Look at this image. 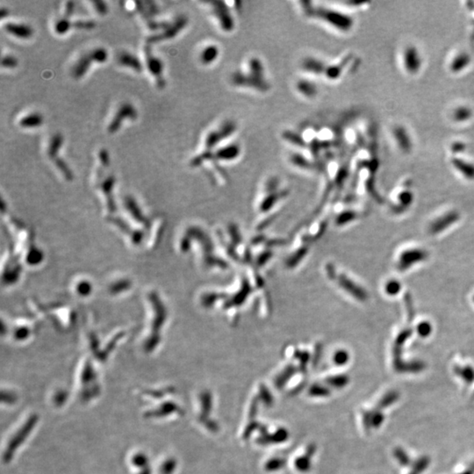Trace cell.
<instances>
[{"instance_id": "cell-29", "label": "cell", "mask_w": 474, "mask_h": 474, "mask_svg": "<svg viewBox=\"0 0 474 474\" xmlns=\"http://www.w3.org/2000/svg\"><path fill=\"white\" fill-rule=\"evenodd\" d=\"M96 27V23L93 21H72V28L80 30H92Z\"/></svg>"}, {"instance_id": "cell-20", "label": "cell", "mask_w": 474, "mask_h": 474, "mask_svg": "<svg viewBox=\"0 0 474 474\" xmlns=\"http://www.w3.org/2000/svg\"><path fill=\"white\" fill-rule=\"evenodd\" d=\"M220 53L221 50L217 45L215 43L206 45L200 51V63H202L203 65H211L219 59Z\"/></svg>"}, {"instance_id": "cell-11", "label": "cell", "mask_w": 474, "mask_h": 474, "mask_svg": "<svg viewBox=\"0 0 474 474\" xmlns=\"http://www.w3.org/2000/svg\"><path fill=\"white\" fill-rule=\"evenodd\" d=\"M138 116V112L136 108L131 103H123L117 109L116 113L113 117L108 127V132L109 134H114L121 128L122 123L126 119L134 120Z\"/></svg>"}, {"instance_id": "cell-23", "label": "cell", "mask_w": 474, "mask_h": 474, "mask_svg": "<svg viewBox=\"0 0 474 474\" xmlns=\"http://www.w3.org/2000/svg\"><path fill=\"white\" fill-rule=\"evenodd\" d=\"M43 124V116L39 113H33L27 114L21 118L19 121V125L23 129H36Z\"/></svg>"}, {"instance_id": "cell-34", "label": "cell", "mask_w": 474, "mask_h": 474, "mask_svg": "<svg viewBox=\"0 0 474 474\" xmlns=\"http://www.w3.org/2000/svg\"><path fill=\"white\" fill-rule=\"evenodd\" d=\"M75 9V3L72 2V1H69L67 2L65 6V11H64V14H63V17L66 19L69 20L71 17H72L73 12H74Z\"/></svg>"}, {"instance_id": "cell-31", "label": "cell", "mask_w": 474, "mask_h": 474, "mask_svg": "<svg viewBox=\"0 0 474 474\" xmlns=\"http://www.w3.org/2000/svg\"><path fill=\"white\" fill-rule=\"evenodd\" d=\"M92 4L96 12H98L99 15L104 16V15L108 14V6L106 2L101 0H97V1H92Z\"/></svg>"}, {"instance_id": "cell-28", "label": "cell", "mask_w": 474, "mask_h": 474, "mask_svg": "<svg viewBox=\"0 0 474 474\" xmlns=\"http://www.w3.org/2000/svg\"><path fill=\"white\" fill-rule=\"evenodd\" d=\"M415 330L419 337L427 338L432 334L433 326L429 321H422L415 327Z\"/></svg>"}, {"instance_id": "cell-6", "label": "cell", "mask_w": 474, "mask_h": 474, "mask_svg": "<svg viewBox=\"0 0 474 474\" xmlns=\"http://www.w3.org/2000/svg\"><path fill=\"white\" fill-rule=\"evenodd\" d=\"M400 58L403 71L409 76H416L423 69L424 57L415 45H406L400 52Z\"/></svg>"}, {"instance_id": "cell-7", "label": "cell", "mask_w": 474, "mask_h": 474, "mask_svg": "<svg viewBox=\"0 0 474 474\" xmlns=\"http://www.w3.org/2000/svg\"><path fill=\"white\" fill-rule=\"evenodd\" d=\"M210 13L216 21L219 28L224 33H231L236 27V21L227 4L224 2L212 1L209 2Z\"/></svg>"}, {"instance_id": "cell-4", "label": "cell", "mask_w": 474, "mask_h": 474, "mask_svg": "<svg viewBox=\"0 0 474 474\" xmlns=\"http://www.w3.org/2000/svg\"><path fill=\"white\" fill-rule=\"evenodd\" d=\"M237 130V126L232 120H226L206 134L204 148L201 152L210 153L223 145Z\"/></svg>"}, {"instance_id": "cell-14", "label": "cell", "mask_w": 474, "mask_h": 474, "mask_svg": "<svg viewBox=\"0 0 474 474\" xmlns=\"http://www.w3.org/2000/svg\"><path fill=\"white\" fill-rule=\"evenodd\" d=\"M471 64V55L467 51L458 50L451 55L448 61V69L453 74H460L468 69Z\"/></svg>"}, {"instance_id": "cell-13", "label": "cell", "mask_w": 474, "mask_h": 474, "mask_svg": "<svg viewBox=\"0 0 474 474\" xmlns=\"http://www.w3.org/2000/svg\"><path fill=\"white\" fill-rule=\"evenodd\" d=\"M460 215L457 211H450L439 216L430 224L429 233L430 235H438L451 227L457 221H460Z\"/></svg>"}, {"instance_id": "cell-16", "label": "cell", "mask_w": 474, "mask_h": 474, "mask_svg": "<svg viewBox=\"0 0 474 474\" xmlns=\"http://www.w3.org/2000/svg\"><path fill=\"white\" fill-rule=\"evenodd\" d=\"M4 29L6 33L16 38L22 40L30 39L33 36V27L25 23H14L9 22L4 26Z\"/></svg>"}, {"instance_id": "cell-18", "label": "cell", "mask_w": 474, "mask_h": 474, "mask_svg": "<svg viewBox=\"0 0 474 474\" xmlns=\"http://www.w3.org/2000/svg\"><path fill=\"white\" fill-rule=\"evenodd\" d=\"M397 200H398L397 204L392 206V212L400 215L405 212L406 210H408L412 206V204L415 200V197H414L413 191H410L409 189H405L398 194Z\"/></svg>"}, {"instance_id": "cell-30", "label": "cell", "mask_w": 474, "mask_h": 474, "mask_svg": "<svg viewBox=\"0 0 474 474\" xmlns=\"http://www.w3.org/2000/svg\"><path fill=\"white\" fill-rule=\"evenodd\" d=\"M19 62L18 59L16 57H13V56H10V55H7V56H4L2 57V61H1V65L3 68H6V69H14L17 66H18Z\"/></svg>"}, {"instance_id": "cell-2", "label": "cell", "mask_w": 474, "mask_h": 474, "mask_svg": "<svg viewBox=\"0 0 474 474\" xmlns=\"http://www.w3.org/2000/svg\"><path fill=\"white\" fill-rule=\"evenodd\" d=\"M300 4L307 18L324 23L340 33H349L355 24L352 15L337 9V6L316 5L313 2H301Z\"/></svg>"}, {"instance_id": "cell-15", "label": "cell", "mask_w": 474, "mask_h": 474, "mask_svg": "<svg viewBox=\"0 0 474 474\" xmlns=\"http://www.w3.org/2000/svg\"><path fill=\"white\" fill-rule=\"evenodd\" d=\"M450 164L454 170L460 173V175L470 181H474V162L471 159L460 156V154L453 155L450 158Z\"/></svg>"}, {"instance_id": "cell-5", "label": "cell", "mask_w": 474, "mask_h": 474, "mask_svg": "<svg viewBox=\"0 0 474 474\" xmlns=\"http://www.w3.org/2000/svg\"><path fill=\"white\" fill-rule=\"evenodd\" d=\"M108 59V51L104 48H96L83 55L75 63L72 74L75 79H80L89 71L93 63H103Z\"/></svg>"}, {"instance_id": "cell-35", "label": "cell", "mask_w": 474, "mask_h": 474, "mask_svg": "<svg viewBox=\"0 0 474 474\" xmlns=\"http://www.w3.org/2000/svg\"><path fill=\"white\" fill-rule=\"evenodd\" d=\"M8 13H9L8 10L6 9V8H5V7H2V8L0 9V17H1L2 20H3L4 18L7 17V16H8Z\"/></svg>"}, {"instance_id": "cell-25", "label": "cell", "mask_w": 474, "mask_h": 474, "mask_svg": "<svg viewBox=\"0 0 474 474\" xmlns=\"http://www.w3.org/2000/svg\"><path fill=\"white\" fill-rule=\"evenodd\" d=\"M401 288H402V285L400 281L394 279V278L387 281L385 287H384L385 293L391 297L398 295L401 291Z\"/></svg>"}, {"instance_id": "cell-1", "label": "cell", "mask_w": 474, "mask_h": 474, "mask_svg": "<svg viewBox=\"0 0 474 474\" xmlns=\"http://www.w3.org/2000/svg\"><path fill=\"white\" fill-rule=\"evenodd\" d=\"M230 82L236 88L251 90L258 93H266L271 89L264 63L257 57L247 59L241 69L231 75Z\"/></svg>"}, {"instance_id": "cell-17", "label": "cell", "mask_w": 474, "mask_h": 474, "mask_svg": "<svg viewBox=\"0 0 474 474\" xmlns=\"http://www.w3.org/2000/svg\"><path fill=\"white\" fill-rule=\"evenodd\" d=\"M474 115V112L468 104H458L450 111V118L455 124L469 122Z\"/></svg>"}, {"instance_id": "cell-27", "label": "cell", "mask_w": 474, "mask_h": 474, "mask_svg": "<svg viewBox=\"0 0 474 474\" xmlns=\"http://www.w3.org/2000/svg\"><path fill=\"white\" fill-rule=\"evenodd\" d=\"M72 28V21H69L68 19L64 18V17L56 21V23H55V32H56L57 34H59V36L65 34V33H68Z\"/></svg>"}, {"instance_id": "cell-22", "label": "cell", "mask_w": 474, "mask_h": 474, "mask_svg": "<svg viewBox=\"0 0 474 474\" xmlns=\"http://www.w3.org/2000/svg\"><path fill=\"white\" fill-rule=\"evenodd\" d=\"M296 89L305 98H313L318 93V89L313 81L309 79H301L296 84Z\"/></svg>"}, {"instance_id": "cell-33", "label": "cell", "mask_w": 474, "mask_h": 474, "mask_svg": "<svg viewBox=\"0 0 474 474\" xmlns=\"http://www.w3.org/2000/svg\"><path fill=\"white\" fill-rule=\"evenodd\" d=\"M99 159L103 167H108L110 165V155L108 149H102L99 153Z\"/></svg>"}, {"instance_id": "cell-24", "label": "cell", "mask_w": 474, "mask_h": 474, "mask_svg": "<svg viewBox=\"0 0 474 474\" xmlns=\"http://www.w3.org/2000/svg\"><path fill=\"white\" fill-rule=\"evenodd\" d=\"M63 136L62 134H60V133L55 134L51 137L49 144H48V149H47V155H48V158H50L51 160H54L55 158H57L58 156L60 149L63 146Z\"/></svg>"}, {"instance_id": "cell-12", "label": "cell", "mask_w": 474, "mask_h": 474, "mask_svg": "<svg viewBox=\"0 0 474 474\" xmlns=\"http://www.w3.org/2000/svg\"><path fill=\"white\" fill-rule=\"evenodd\" d=\"M391 137L397 149L403 154H409L414 148V142L405 126L396 124L391 129Z\"/></svg>"}, {"instance_id": "cell-32", "label": "cell", "mask_w": 474, "mask_h": 474, "mask_svg": "<svg viewBox=\"0 0 474 474\" xmlns=\"http://www.w3.org/2000/svg\"><path fill=\"white\" fill-rule=\"evenodd\" d=\"M457 371H460L461 373H459L462 375L463 378L465 379V380L467 381L471 382L474 379V370L471 368V367H465V368H462V369H460L458 368Z\"/></svg>"}, {"instance_id": "cell-3", "label": "cell", "mask_w": 474, "mask_h": 474, "mask_svg": "<svg viewBox=\"0 0 474 474\" xmlns=\"http://www.w3.org/2000/svg\"><path fill=\"white\" fill-rule=\"evenodd\" d=\"M353 57H345L333 63H328L323 60L314 57H308L302 64V69L308 74L322 77L329 82H336L345 76L349 72V65L352 64Z\"/></svg>"}, {"instance_id": "cell-36", "label": "cell", "mask_w": 474, "mask_h": 474, "mask_svg": "<svg viewBox=\"0 0 474 474\" xmlns=\"http://www.w3.org/2000/svg\"><path fill=\"white\" fill-rule=\"evenodd\" d=\"M472 302H473V303H474V296L473 297H472Z\"/></svg>"}, {"instance_id": "cell-19", "label": "cell", "mask_w": 474, "mask_h": 474, "mask_svg": "<svg viewBox=\"0 0 474 474\" xmlns=\"http://www.w3.org/2000/svg\"><path fill=\"white\" fill-rule=\"evenodd\" d=\"M117 62H118L119 65L127 67V68L132 69L134 72H139V73L143 72V69H144V66H143V63L141 62L140 59L136 56H134V55L131 54L129 52H126V51L121 52L117 57Z\"/></svg>"}, {"instance_id": "cell-10", "label": "cell", "mask_w": 474, "mask_h": 474, "mask_svg": "<svg viewBox=\"0 0 474 474\" xmlns=\"http://www.w3.org/2000/svg\"><path fill=\"white\" fill-rule=\"evenodd\" d=\"M144 54H145L147 67L150 74L152 75L155 78L156 86L159 89H164V87L166 86V80L164 76L163 61L159 57L153 55L151 46L147 43L144 47Z\"/></svg>"}, {"instance_id": "cell-26", "label": "cell", "mask_w": 474, "mask_h": 474, "mask_svg": "<svg viewBox=\"0 0 474 474\" xmlns=\"http://www.w3.org/2000/svg\"><path fill=\"white\" fill-rule=\"evenodd\" d=\"M52 161H53L55 165L57 166V169L60 170V172L63 174L66 179L72 180V179H73V173H72V170H71L69 165L66 164L65 161L63 160V158L57 156V158H55L54 160H52Z\"/></svg>"}, {"instance_id": "cell-8", "label": "cell", "mask_w": 474, "mask_h": 474, "mask_svg": "<svg viewBox=\"0 0 474 474\" xmlns=\"http://www.w3.org/2000/svg\"><path fill=\"white\" fill-rule=\"evenodd\" d=\"M188 18L185 15H179L172 22L168 24L161 33L154 36H149L147 38V44H154L158 42H164L175 38L179 33H181L185 27H187Z\"/></svg>"}, {"instance_id": "cell-21", "label": "cell", "mask_w": 474, "mask_h": 474, "mask_svg": "<svg viewBox=\"0 0 474 474\" xmlns=\"http://www.w3.org/2000/svg\"><path fill=\"white\" fill-rule=\"evenodd\" d=\"M136 8L138 12L143 15L144 20L146 22L153 21L152 18L155 15L157 14L159 12L157 6L154 2L148 1V2H136Z\"/></svg>"}, {"instance_id": "cell-9", "label": "cell", "mask_w": 474, "mask_h": 474, "mask_svg": "<svg viewBox=\"0 0 474 474\" xmlns=\"http://www.w3.org/2000/svg\"><path fill=\"white\" fill-rule=\"evenodd\" d=\"M429 257L428 251L420 248H412L403 251L397 259L396 266L398 271L406 272L413 266L420 262H424Z\"/></svg>"}]
</instances>
